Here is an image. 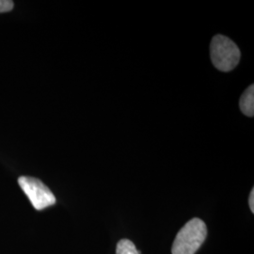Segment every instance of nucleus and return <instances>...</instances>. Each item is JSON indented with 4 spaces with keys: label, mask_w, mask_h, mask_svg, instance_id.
Here are the masks:
<instances>
[{
    "label": "nucleus",
    "mask_w": 254,
    "mask_h": 254,
    "mask_svg": "<svg viewBox=\"0 0 254 254\" xmlns=\"http://www.w3.org/2000/svg\"><path fill=\"white\" fill-rule=\"evenodd\" d=\"M207 228L200 218H192L178 232L173 242V254H195L205 241Z\"/></svg>",
    "instance_id": "nucleus-1"
},
{
    "label": "nucleus",
    "mask_w": 254,
    "mask_h": 254,
    "mask_svg": "<svg viewBox=\"0 0 254 254\" xmlns=\"http://www.w3.org/2000/svg\"><path fill=\"white\" fill-rule=\"evenodd\" d=\"M210 55L214 66L221 72L234 70L241 58L238 46L231 39L220 34L212 39Z\"/></svg>",
    "instance_id": "nucleus-2"
},
{
    "label": "nucleus",
    "mask_w": 254,
    "mask_h": 254,
    "mask_svg": "<svg viewBox=\"0 0 254 254\" xmlns=\"http://www.w3.org/2000/svg\"><path fill=\"white\" fill-rule=\"evenodd\" d=\"M18 184L36 210H43L56 203V197L52 191L39 179L21 176Z\"/></svg>",
    "instance_id": "nucleus-3"
},
{
    "label": "nucleus",
    "mask_w": 254,
    "mask_h": 254,
    "mask_svg": "<svg viewBox=\"0 0 254 254\" xmlns=\"http://www.w3.org/2000/svg\"><path fill=\"white\" fill-rule=\"evenodd\" d=\"M239 106L242 113L248 117H254V86L251 85L241 95Z\"/></svg>",
    "instance_id": "nucleus-4"
},
{
    "label": "nucleus",
    "mask_w": 254,
    "mask_h": 254,
    "mask_svg": "<svg viewBox=\"0 0 254 254\" xmlns=\"http://www.w3.org/2000/svg\"><path fill=\"white\" fill-rule=\"evenodd\" d=\"M116 254H140V252H137L135 244L129 239H122L117 245Z\"/></svg>",
    "instance_id": "nucleus-5"
},
{
    "label": "nucleus",
    "mask_w": 254,
    "mask_h": 254,
    "mask_svg": "<svg viewBox=\"0 0 254 254\" xmlns=\"http://www.w3.org/2000/svg\"><path fill=\"white\" fill-rule=\"evenodd\" d=\"M13 9V2L10 0H0V13L8 12Z\"/></svg>",
    "instance_id": "nucleus-6"
},
{
    "label": "nucleus",
    "mask_w": 254,
    "mask_h": 254,
    "mask_svg": "<svg viewBox=\"0 0 254 254\" xmlns=\"http://www.w3.org/2000/svg\"><path fill=\"white\" fill-rule=\"evenodd\" d=\"M249 204H250V208L252 210V212L254 213V190L250 194V198H249Z\"/></svg>",
    "instance_id": "nucleus-7"
}]
</instances>
